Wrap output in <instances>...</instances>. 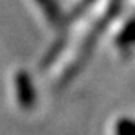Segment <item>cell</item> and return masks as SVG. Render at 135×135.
<instances>
[{
	"label": "cell",
	"mask_w": 135,
	"mask_h": 135,
	"mask_svg": "<svg viewBox=\"0 0 135 135\" xmlns=\"http://www.w3.org/2000/svg\"><path fill=\"white\" fill-rule=\"evenodd\" d=\"M115 135H135V122L120 120L115 127Z\"/></svg>",
	"instance_id": "6da1fadb"
},
{
	"label": "cell",
	"mask_w": 135,
	"mask_h": 135,
	"mask_svg": "<svg viewBox=\"0 0 135 135\" xmlns=\"http://www.w3.org/2000/svg\"><path fill=\"white\" fill-rule=\"evenodd\" d=\"M18 85H20V98L25 104H30L31 99H33V94H31V90H30V83H28V78H25V86L21 83V80L18 81Z\"/></svg>",
	"instance_id": "7a4b0ae2"
}]
</instances>
